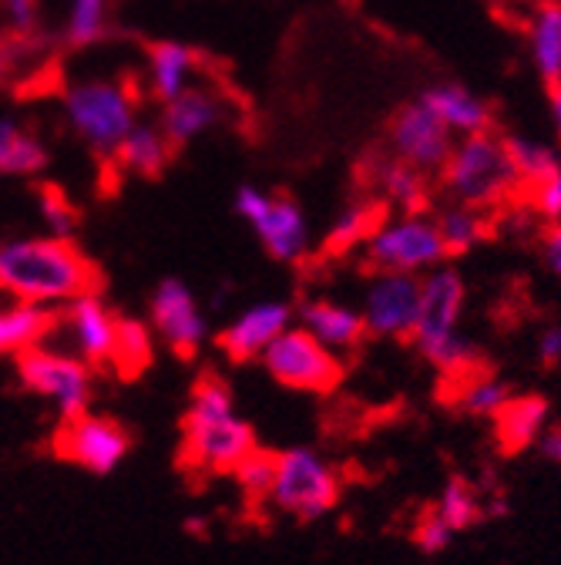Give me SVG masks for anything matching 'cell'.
<instances>
[{"instance_id": "cb8c5ba5", "label": "cell", "mask_w": 561, "mask_h": 565, "mask_svg": "<svg viewBox=\"0 0 561 565\" xmlns=\"http://www.w3.org/2000/svg\"><path fill=\"white\" fill-rule=\"evenodd\" d=\"M528 51L541 82L554 85L561 71V0H544L528 24Z\"/></svg>"}, {"instance_id": "7bdbcfd3", "label": "cell", "mask_w": 561, "mask_h": 565, "mask_svg": "<svg viewBox=\"0 0 561 565\" xmlns=\"http://www.w3.org/2000/svg\"><path fill=\"white\" fill-rule=\"evenodd\" d=\"M548 108H551V128H554V138L561 141V88H551V102H548Z\"/></svg>"}, {"instance_id": "52a82bcc", "label": "cell", "mask_w": 561, "mask_h": 565, "mask_svg": "<svg viewBox=\"0 0 561 565\" xmlns=\"http://www.w3.org/2000/svg\"><path fill=\"white\" fill-rule=\"evenodd\" d=\"M269 502L300 522H316L339 502V475L313 448L279 451Z\"/></svg>"}, {"instance_id": "f35d334b", "label": "cell", "mask_w": 561, "mask_h": 565, "mask_svg": "<svg viewBox=\"0 0 561 565\" xmlns=\"http://www.w3.org/2000/svg\"><path fill=\"white\" fill-rule=\"evenodd\" d=\"M541 256H544L548 273L561 282V220L544 230V236H541Z\"/></svg>"}, {"instance_id": "e575fe53", "label": "cell", "mask_w": 561, "mask_h": 565, "mask_svg": "<svg viewBox=\"0 0 561 565\" xmlns=\"http://www.w3.org/2000/svg\"><path fill=\"white\" fill-rule=\"evenodd\" d=\"M37 212L47 226L51 236H75L78 230V212L67 202V195L54 185H41L37 189Z\"/></svg>"}, {"instance_id": "ab89813d", "label": "cell", "mask_w": 561, "mask_h": 565, "mask_svg": "<svg viewBox=\"0 0 561 565\" xmlns=\"http://www.w3.org/2000/svg\"><path fill=\"white\" fill-rule=\"evenodd\" d=\"M538 358H541V364H548V367L561 364V323L541 330V337H538Z\"/></svg>"}, {"instance_id": "f1b7e54d", "label": "cell", "mask_w": 561, "mask_h": 565, "mask_svg": "<svg viewBox=\"0 0 561 565\" xmlns=\"http://www.w3.org/2000/svg\"><path fill=\"white\" fill-rule=\"evenodd\" d=\"M155 353V340H152V327L142 320H125L118 317V330H115V353H111V367L121 377H138Z\"/></svg>"}, {"instance_id": "1f68e13d", "label": "cell", "mask_w": 561, "mask_h": 565, "mask_svg": "<svg viewBox=\"0 0 561 565\" xmlns=\"http://www.w3.org/2000/svg\"><path fill=\"white\" fill-rule=\"evenodd\" d=\"M505 146H508V156L521 175V185H531L535 179H541L548 169H554L561 162L554 146H548V141H541V138H531V135H508Z\"/></svg>"}, {"instance_id": "484cf974", "label": "cell", "mask_w": 561, "mask_h": 565, "mask_svg": "<svg viewBox=\"0 0 561 565\" xmlns=\"http://www.w3.org/2000/svg\"><path fill=\"white\" fill-rule=\"evenodd\" d=\"M54 313L57 310L21 303V300H14L11 307H0V358L47 340V333L54 327Z\"/></svg>"}, {"instance_id": "7c38bea8", "label": "cell", "mask_w": 561, "mask_h": 565, "mask_svg": "<svg viewBox=\"0 0 561 565\" xmlns=\"http://www.w3.org/2000/svg\"><path fill=\"white\" fill-rule=\"evenodd\" d=\"M115 330H118V317L98 297V290L64 303L61 313H54V327H51V333H61L67 340V347L61 350L75 353L88 367H111Z\"/></svg>"}, {"instance_id": "9c48e42d", "label": "cell", "mask_w": 561, "mask_h": 565, "mask_svg": "<svg viewBox=\"0 0 561 565\" xmlns=\"http://www.w3.org/2000/svg\"><path fill=\"white\" fill-rule=\"evenodd\" d=\"M236 212L272 259L300 263L310 253L313 230L306 220V209L293 195H276L259 185H239Z\"/></svg>"}, {"instance_id": "836d02e7", "label": "cell", "mask_w": 561, "mask_h": 565, "mask_svg": "<svg viewBox=\"0 0 561 565\" xmlns=\"http://www.w3.org/2000/svg\"><path fill=\"white\" fill-rule=\"evenodd\" d=\"M239 484V491L246 494L249 502H269V491H272V478H276V455L262 451L259 445L229 471Z\"/></svg>"}, {"instance_id": "ba28073f", "label": "cell", "mask_w": 561, "mask_h": 565, "mask_svg": "<svg viewBox=\"0 0 561 565\" xmlns=\"http://www.w3.org/2000/svg\"><path fill=\"white\" fill-rule=\"evenodd\" d=\"M367 266L384 273H413L424 276L428 269L447 263L441 233L424 212H393L377 223V230L364 243Z\"/></svg>"}, {"instance_id": "ac0fdd59", "label": "cell", "mask_w": 561, "mask_h": 565, "mask_svg": "<svg viewBox=\"0 0 561 565\" xmlns=\"http://www.w3.org/2000/svg\"><path fill=\"white\" fill-rule=\"evenodd\" d=\"M296 317H300V327L310 330L333 353L357 350L364 343V337H367V327H364L360 310L357 307H346L339 300H330V297H313V300L300 303Z\"/></svg>"}, {"instance_id": "e0dca14e", "label": "cell", "mask_w": 561, "mask_h": 565, "mask_svg": "<svg viewBox=\"0 0 561 565\" xmlns=\"http://www.w3.org/2000/svg\"><path fill=\"white\" fill-rule=\"evenodd\" d=\"M226 121V102L219 92L192 85L188 92L175 95L172 102L162 105V131L169 135L172 146H188V141L208 135Z\"/></svg>"}, {"instance_id": "f546056e", "label": "cell", "mask_w": 561, "mask_h": 565, "mask_svg": "<svg viewBox=\"0 0 561 565\" xmlns=\"http://www.w3.org/2000/svg\"><path fill=\"white\" fill-rule=\"evenodd\" d=\"M461 394H457V407L464 414H474V417H495L511 397H515V387L495 374H461Z\"/></svg>"}, {"instance_id": "8d00e7d4", "label": "cell", "mask_w": 561, "mask_h": 565, "mask_svg": "<svg viewBox=\"0 0 561 565\" xmlns=\"http://www.w3.org/2000/svg\"><path fill=\"white\" fill-rule=\"evenodd\" d=\"M451 525L438 515V509H431V512H424L420 515V522L413 525V542H417V548L424 552V555H438V552H444L447 545H451Z\"/></svg>"}, {"instance_id": "2e32d148", "label": "cell", "mask_w": 561, "mask_h": 565, "mask_svg": "<svg viewBox=\"0 0 561 565\" xmlns=\"http://www.w3.org/2000/svg\"><path fill=\"white\" fill-rule=\"evenodd\" d=\"M296 310L287 300H262L239 310L219 333V347L233 364L259 361L262 350L293 323Z\"/></svg>"}, {"instance_id": "8fae6325", "label": "cell", "mask_w": 561, "mask_h": 565, "mask_svg": "<svg viewBox=\"0 0 561 565\" xmlns=\"http://www.w3.org/2000/svg\"><path fill=\"white\" fill-rule=\"evenodd\" d=\"M57 458L72 461L91 475H111L131 451V435L125 424L101 414H78L61 420V431L54 438Z\"/></svg>"}, {"instance_id": "8992f818", "label": "cell", "mask_w": 561, "mask_h": 565, "mask_svg": "<svg viewBox=\"0 0 561 565\" xmlns=\"http://www.w3.org/2000/svg\"><path fill=\"white\" fill-rule=\"evenodd\" d=\"M95 367H88L82 358L67 353L61 347H51L47 340L31 343L24 350H18V377L21 384L44 397L61 420L78 417L91 407V394H95Z\"/></svg>"}, {"instance_id": "9a60e30c", "label": "cell", "mask_w": 561, "mask_h": 565, "mask_svg": "<svg viewBox=\"0 0 561 565\" xmlns=\"http://www.w3.org/2000/svg\"><path fill=\"white\" fill-rule=\"evenodd\" d=\"M152 330L172 347L179 358H195L202 343L208 340V317L202 313L195 294L182 279H162L149 300Z\"/></svg>"}, {"instance_id": "4fadbf2b", "label": "cell", "mask_w": 561, "mask_h": 565, "mask_svg": "<svg viewBox=\"0 0 561 565\" xmlns=\"http://www.w3.org/2000/svg\"><path fill=\"white\" fill-rule=\"evenodd\" d=\"M420 307V276L413 273H384L374 269L364 290V327L370 337L384 340H410Z\"/></svg>"}, {"instance_id": "3957f363", "label": "cell", "mask_w": 561, "mask_h": 565, "mask_svg": "<svg viewBox=\"0 0 561 565\" xmlns=\"http://www.w3.org/2000/svg\"><path fill=\"white\" fill-rule=\"evenodd\" d=\"M467 307V282L457 266L441 263L420 276V307L410 330V343L428 364L444 374H471L481 364V350L461 333Z\"/></svg>"}, {"instance_id": "30bf717a", "label": "cell", "mask_w": 561, "mask_h": 565, "mask_svg": "<svg viewBox=\"0 0 561 565\" xmlns=\"http://www.w3.org/2000/svg\"><path fill=\"white\" fill-rule=\"evenodd\" d=\"M259 361L276 384L303 394H330L343 381L339 353H333L310 330L293 323L262 350Z\"/></svg>"}, {"instance_id": "5b68a950", "label": "cell", "mask_w": 561, "mask_h": 565, "mask_svg": "<svg viewBox=\"0 0 561 565\" xmlns=\"http://www.w3.org/2000/svg\"><path fill=\"white\" fill-rule=\"evenodd\" d=\"M64 121L98 159H115L138 121V92L121 78H82L61 95Z\"/></svg>"}, {"instance_id": "6da1fadb", "label": "cell", "mask_w": 561, "mask_h": 565, "mask_svg": "<svg viewBox=\"0 0 561 565\" xmlns=\"http://www.w3.org/2000/svg\"><path fill=\"white\" fill-rule=\"evenodd\" d=\"M98 290L95 263L72 236H21L0 243V294L57 310Z\"/></svg>"}, {"instance_id": "4316f807", "label": "cell", "mask_w": 561, "mask_h": 565, "mask_svg": "<svg viewBox=\"0 0 561 565\" xmlns=\"http://www.w3.org/2000/svg\"><path fill=\"white\" fill-rule=\"evenodd\" d=\"M47 166V149L37 135L11 118H0V175H34Z\"/></svg>"}, {"instance_id": "ee69618b", "label": "cell", "mask_w": 561, "mask_h": 565, "mask_svg": "<svg viewBox=\"0 0 561 565\" xmlns=\"http://www.w3.org/2000/svg\"><path fill=\"white\" fill-rule=\"evenodd\" d=\"M185 532H188V535H198V539H205V532H208V522H205V519H198V515H192V519L185 522Z\"/></svg>"}, {"instance_id": "603a6c76", "label": "cell", "mask_w": 561, "mask_h": 565, "mask_svg": "<svg viewBox=\"0 0 561 565\" xmlns=\"http://www.w3.org/2000/svg\"><path fill=\"white\" fill-rule=\"evenodd\" d=\"M380 220H384V209L377 202H370V199L346 202L333 216V223H330V230L323 236V253L326 256H343L349 249L364 246Z\"/></svg>"}, {"instance_id": "83f0119b", "label": "cell", "mask_w": 561, "mask_h": 565, "mask_svg": "<svg viewBox=\"0 0 561 565\" xmlns=\"http://www.w3.org/2000/svg\"><path fill=\"white\" fill-rule=\"evenodd\" d=\"M434 226L441 233V243H444L447 256H464V253H471L474 246H481L487 239L484 209H474V205H464V202H454V205L441 209Z\"/></svg>"}, {"instance_id": "277c9868", "label": "cell", "mask_w": 561, "mask_h": 565, "mask_svg": "<svg viewBox=\"0 0 561 565\" xmlns=\"http://www.w3.org/2000/svg\"><path fill=\"white\" fill-rule=\"evenodd\" d=\"M438 175L454 202L474 209H495L521 189V175L508 156L505 138L490 128L461 135Z\"/></svg>"}, {"instance_id": "d6986e66", "label": "cell", "mask_w": 561, "mask_h": 565, "mask_svg": "<svg viewBox=\"0 0 561 565\" xmlns=\"http://www.w3.org/2000/svg\"><path fill=\"white\" fill-rule=\"evenodd\" d=\"M198 75V54L182 44V41H159L149 47V64H145V78H149V95L165 105L175 95L188 92Z\"/></svg>"}, {"instance_id": "d4e9b609", "label": "cell", "mask_w": 561, "mask_h": 565, "mask_svg": "<svg viewBox=\"0 0 561 565\" xmlns=\"http://www.w3.org/2000/svg\"><path fill=\"white\" fill-rule=\"evenodd\" d=\"M377 192L397 212H424L428 205V175L390 156L377 166Z\"/></svg>"}, {"instance_id": "7a4b0ae2", "label": "cell", "mask_w": 561, "mask_h": 565, "mask_svg": "<svg viewBox=\"0 0 561 565\" xmlns=\"http://www.w3.org/2000/svg\"><path fill=\"white\" fill-rule=\"evenodd\" d=\"M256 448V431L236 414L226 381L205 374L195 381L182 417V465L195 475H229Z\"/></svg>"}, {"instance_id": "ffe728a7", "label": "cell", "mask_w": 561, "mask_h": 565, "mask_svg": "<svg viewBox=\"0 0 561 565\" xmlns=\"http://www.w3.org/2000/svg\"><path fill=\"white\" fill-rule=\"evenodd\" d=\"M420 102H424L451 135H474V131H487L490 128V108L484 98H477L471 88L464 85H434L428 92H420Z\"/></svg>"}, {"instance_id": "d590c367", "label": "cell", "mask_w": 561, "mask_h": 565, "mask_svg": "<svg viewBox=\"0 0 561 565\" xmlns=\"http://www.w3.org/2000/svg\"><path fill=\"white\" fill-rule=\"evenodd\" d=\"M531 209L548 223L561 220V162L531 182Z\"/></svg>"}, {"instance_id": "7402d4cb", "label": "cell", "mask_w": 561, "mask_h": 565, "mask_svg": "<svg viewBox=\"0 0 561 565\" xmlns=\"http://www.w3.org/2000/svg\"><path fill=\"white\" fill-rule=\"evenodd\" d=\"M172 141L162 131L159 121H134V128L125 135V141L118 146V162L134 172V175H159L165 172L169 159H172Z\"/></svg>"}, {"instance_id": "60d3db41", "label": "cell", "mask_w": 561, "mask_h": 565, "mask_svg": "<svg viewBox=\"0 0 561 565\" xmlns=\"http://www.w3.org/2000/svg\"><path fill=\"white\" fill-rule=\"evenodd\" d=\"M535 445H538V451H541L548 461L561 465V424H554V428H544L541 438H538Z\"/></svg>"}, {"instance_id": "d6a6232c", "label": "cell", "mask_w": 561, "mask_h": 565, "mask_svg": "<svg viewBox=\"0 0 561 565\" xmlns=\"http://www.w3.org/2000/svg\"><path fill=\"white\" fill-rule=\"evenodd\" d=\"M438 515L451 525V532H467L474 529L477 522H484V512H481V502L474 488L464 481V478H451L447 488L441 491V502H438Z\"/></svg>"}, {"instance_id": "5bb4252c", "label": "cell", "mask_w": 561, "mask_h": 565, "mask_svg": "<svg viewBox=\"0 0 561 565\" xmlns=\"http://www.w3.org/2000/svg\"><path fill=\"white\" fill-rule=\"evenodd\" d=\"M451 149H454V135L420 98L397 111L390 125V152L397 159H403L424 175H434L447 162Z\"/></svg>"}, {"instance_id": "4dcf8cb0", "label": "cell", "mask_w": 561, "mask_h": 565, "mask_svg": "<svg viewBox=\"0 0 561 565\" xmlns=\"http://www.w3.org/2000/svg\"><path fill=\"white\" fill-rule=\"evenodd\" d=\"M108 0H67L64 41L72 47H91L108 34Z\"/></svg>"}, {"instance_id": "b9f144b4", "label": "cell", "mask_w": 561, "mask_h": 565, "mask_svg": "<svg viewBox=\"0 0 561 565\" xmlns=\"http://www.w3.org/2000/svg\"><path fill=\"white\" fill-rule=\"evenodd\" d=\"M481 512H484V519H505L511 512V502L505 499V494H495L487 505H481Z\"/></svg>"}, {"instance_id": "44dd1931", "label": "cell", "mask_w": 561, "mask_h": 565, "mask_svg": "<svg viewBox=\"0 0 561 565\" xmlns=\"http://www.w3.org/2000/svg\"><path fill=\"white\" fill-rule=\"evenodd\" d=\"M498 445L505 455L528 451L548 428V401L538 394H515L498 414Z\"/></svg>"}, {"instance_id": "f6af8a7d", "label": "cell", "mask_w": 561, "mask_h": 565, "mask_svg": "<svg viewBox=\"0 0 561 565\" xmlns=\"http://www.w3.org/2000/svg\"><path fill=\"white\" fill-rule=\"evenodd\" d=\"M551 88H561V71H558V78H554V85Z\"/></svg>"}, {"instance_id": "74e56055", "label": "cell", "mask_w": 561, "mask_h": 565, "mask_svg": "<svg viewBox=\"0 0 561 565\" xmlns=\"http://www.w3.org/2000/svg\"><path fill=\"white\" fill-rule=\"evenodd\" d=\"M4 4V21L14 34L28 38L37 31V0H0Z\"/></svg>"}]
</instances>
